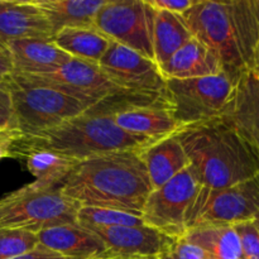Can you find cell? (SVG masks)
<instances>
[{
	"label": "cell",
	"instance_id": "1",
	"mask_svg": "<svg viewBox=\"0 0 259 259\" xmlns=\"http://www.w3.org/2000/svg\"><path fill=\"white\" fill-rule=\"evenodd\" d=\"M182 17L192 37L217 55L233 82L245 71L258 70L259 0H196Z\"/></svg>",
	"mask_w": 259,
	"mask_h": 259
},
{
	"label": "cell",
	"instance_id": "2",
	"mask_svg": "<svg viewBox=\"0 0 259 259\" xmlns=\"http://www.w3.org/2000/svg\"><path fill=\"white\" fill-rule=\"evenodd\" d=\"M60 190L80 206L142 215L153 187L138 149L111 152L80 161L63 180Z\"/></svg>",
	"mask_w": 259,
	"mask_h": 259
},
{
	"label": "cell",
	"instance_id": "3",
	"mask_svg": "<svg viewBox=\"0 0 259 259\" xmlns=\"http://www.w3.org/2000/svg\"><path fill=\"white\" fill-rule=\"evenodd\" d=\"M201 187L225 189L259 175V159L222 118L184 126L175 134Z\"/></svg>",
	"mask_w": 259,
	"mask_h": 259
},
{
	"label": "cell",
	"instance_id": "4",
	"mask_svg": "<svg viewBox=\"0 0 259 259\" xmlns=\"http://www.w3.org/2000/svg\"><path fill=\"white\" fill-rule=\"evenodd\" d=\"M152 141L132 136L119 128L111 114L89 109L42 133L13 137L12 157L32 151H50L80 162L100 154L143 149Z\"/></svg>",
	"mask_w": 259,
	"mask_h": 259
},
{
	"label": "cell",
	"instance_id": "5",
	"mask_svg": "<svg viewBox=\"0 0 259 259\" xmlns=\"http://www.w3.org/2000/svg\"><path fill=\"white\" fill-rule=\"evenodd\" d=\"M3 85L10 95L18 136L42 133L90 109L89 105L61 91L32 85L13 73Z\"/></svg>",
	"mask_w": 259,
	"mask_h": 259
},
{
	"label": "cell",
	"instance_id": "6",
	"mask_svg": "<svg viewBox=\"0 0 259 259\" xmlns=\"http://www.w3.org/2000/svg\"><path fill=\"white\" fill-rule=\"evenodd\" d=\"M80 207L60 189L25 185L0 199V229H25L38 234L47 228L77 223Z\"/></svg>",
	"mask_w": 259,
	"mask_h": 259
},
{
	"label": "cell",
	"instance_id": "7",
	"mask_svg": "<svg viewBox=\"0 0 259 259\" xmlns=\"http://www.w3.org/2000/svg\"><path fill=\"white\" fill-rule=\"evenodd\" d=\"M224 72L187 80H166L164 96L177 123L184 126L220 118L234 91Z\"/></svg>",
	"mask_w": 259,
	"mask_h": 259
},
{
	"label": "cell",
	"instance_id": "8",
	"mask_svg": "<svg viewBox=\"0 0 259 259\" xmlns=\"http://www.w3.org/2000/svg\"><path fill=\"white\" fill-rule=\"evenodd\" d=\"M259 214V179L211 190L201 187L186 215V232L205 224H230L253 220Z\"/></svg>",
	"mask_w": 259,
	"mask_h": 259
},
{
	"label": "cell",
	"instance_id": "9",
	"mask_svg": "<svg viewBox=\"0 0 259 259\" xmlns=\"http://www.w3.org/2000/svg\"><path fill=\"white\" fill-rule=\"evenodd\" d=\"M201 189L191 166L149 194L142 219L144 225L161 234L177 239L186 234V215Z\"/></svg>",
	"mask_w": 259,
	"mask_h": 259
},
{
	"label": "cell",
	"instance_id": "10",
	"mask_svg": "<svg viewBox=\"0 0 259 259\" xmlns=\"http://www.w3.org/2000/svg\"><path fill=\"white\" fill-rule=\"evenodd\" d=\"M154 15L156 10L146 0H106L96 14L94 27L113 42L154 61Z\"/></svg>",
	"mask_w": 259,
	"mask_h": 259
},
{
	"label": "cell",
	"instance_id": "11",
	"mask_svg": "<svg viewBox=\"0 0 259 259\" xmlns=\"http://www.w3.org/2000/svg\"><path fill=\"white\" fill-rule=\"evenodd\" d=\"M15 75V73H13ZM20 80L38 86H46L61 91L90 108L113 96L126 93L111 83L98 65L71 58L55 72L38 76L15 75Z\"/></svg>",
	"mask_w": 259,
	"mask_h": 259
},
{
	"label": "cell",
	"instance_id": "12",
	"mask_svg": "<svg viewBox=\"0 0 259 259\" xmlns=\"http://www.w3.org/2000/svg\"><path fill=\"white\" fill-rule=\"evenodd\" d=\"M98 66L111 83L126 93L164 95L166 78L159 66L125 46L111 42Z\"/></svg>",
	"mask_w": 259,
	"mask_h": 259
},
{
	"label": "cell",
	"instance_id": "13",
	"mask_svg": "<svg viewBox=\"0 0 259 259\" xmlns=\"http://www.w3.org/2000/svg\"><path fill=\"white\" fill-rule=\"evenodd\" d=\"M220 118L229 124L259 159V73L248 70L235 82Z\"/></svg>",
	"mask_w": 259,
	"mask_h": 259
},
{
	"label": "cell",
	"instance_id": "14",
	"mask_svg": "<svg viewBox=\"0 0 259 259\" xmlns=\"http://www.w3.org/2000/svg\"><path fill=\"white\" fill-rule=\"evenodd\" d=\"M89 230L103 240L106 253L115 259L157 257L166 250L172 240L147 225L91 228Z\"/></svg>",
	"mask_w": 259,
	"mask_h": 259
},
{
	"label": "cell",
	"instance_id": "15",
	"mask_svg": "<svg viewBox=\"0 0 259 259\" xmlns=\"http://www.w3.org/2000/svg\"><path fill=\"white\" fill-rule=\"evenodd\" d=\"M25 38L52 39V29L35 2L0 0V43Z\"/></svg>",
	"mask_w": 259,
	"mask_h": 259
},
{
	"label": "cell",
	"instance_id": "16",
	"mask_svg": "<svg viewBox=\"0 0 259 259\" xmlns=\"http://www.w3.org/2000/svg\"><path fill=\"white\" fill-rule=\"evenodd\" d=\"M12 56L13 73L23 76L47 75L55 72L71 60L52 39L25 38L8 43Z\"/></svg>",
	"mask_w": 259,
	"mask_h": 259
},
{
	"label": "cell",
	"instance_id": "17",
	"mask_svg": "<svg viewBox=\"0 0 259 259\" xmlns=\"http://www.w3.org/2000/svg\"><path fill=\"white\" fill-rule=\"evenodd\" d=\"M40 245L68 259H95L106 254L103 240L80 224H63L38 233Z\"/></svg>",
	"mask_w": 259,
	"mask_h": 259
},
{
	"label": "cell",
	"instance_id": "18",
	"mask_svg": "<svg viewBox=\"0 0 259 259\" xmlns=\"http://www.w3.org/2000/svg\"><path fill=\"white\" fill-rule=\"evenodd\" d=\"M159 70L166 80H187L223 72L222 63L217 55L194 37L166 62L159 65Z\"/></svg>",
	"mask_w": 259,
	"mask_h": 259
},
{
	"label": "cell",
	"instance_id": "19",
	"mask_svg": "<svg viewBox=\"0 0 259 259\" xmlns=\"http://www.w3.org/2000/svg\"><path fill=\"white\" fill-rule=\"evenodd\" d=\"M141 156L153 190L161 187L190 166L184 147L176 136L148 144L141 149Z\"/></svg>",
	"mask_w": 259,
	"mask_h": 259
},
{
	"label": "cell",
	"instance_id": "20",
	"mask_svg": "<svg viewBox=\"0 0 259 259\" xmlns=\"http://www.w3.org/2000/svg\"><path fill=\"white\" fill-rule=\"evenodd\" d=\"M52 29V37L65 28L93 27L106 0H35Z\"/></svg>",
	"mask_w": 259,
	"mask_h": 259
},
{
	"label": "cell",
	"instance_id": "21",
	"mask_svg": "<svg viewBox=\"0 0 259 259\" xmlns=\"http://www.w3.org/2000/svg\"><path fill=\"white\" fill-rule=\"evenodd\" d=\"M52 42L72 58L98 65L113 40L98 28H65L53 34Z\"/></svg>",
	"mask_w": 259,
	"mask_h": 259
},
{
	"label": "cell",
	"instance_id": "22",
	"mask_svg": "<svg viewBox=\"0 0 259 259\" xmlns=\"http://www.w3.org/2000/svg\"><path fill=\"white\" fill-rule=\"evenodd\" d=\"M184 238L204 249L212 259H244L234 225H200L187 230Z\"/></svg>",
	"mask_w": 259,
	"mask_h": 259
},
{
	"label": "cell",
	"instance_id": "23",
	"mask_svg": "<svg viewBox=\"0 0 259 259\" xmlns=\"http://www.w3.org/2000/svg\"><path fill=\"white\" fill-rule=\"evenodd\" d=\"M191 38L192 33L182 15L156 10L153 23V53L157 65L166 62Z\"/></svg>",
	"mask_w": 259,
	"mask_h": 259
},
{
	"label": "cell",
	"instance_id": "24",
	"mask_svg": "<svg viewBox=\"0 0 259 259\" xmlns=\"http://www.w3.org/2000/svg\"><path fill=\"white\" fill-rule=\"evenodd\" d=\"M25 166L34 177L32 182L42 190L60 189V185L68 176L77 161L50 151H32L23 156Z\"/></svg>",
	"mask_w": 259,
	"mask_h": 259
},
{
	"label": "cell",
	"instance_id": "25",
	"mask_svg": "<svg viewBox=\"0 0 259 259\" xmlns=\"http://www.w3.org/2000/svg\"><path fill=\"white\" fill-rule=\"evenodd\" d=\"M77 224L88 228L139 227L144 225L142 215L106 207L81 206L77 212Z\"/></svg>",
	"mask_w": 259,
	"mask_h": 259
},
{
	"label": "cell",
	"instance_id": "26",
	"mask_svg": "<svg viewBox=\"0 0 259 259\" xmlns=\"http://www.w3.org/2000/svg\"><path fill=\"white\" fill-rule=\"evenodd\" d=\"M39 244L37 233L25 229H0V259H13Z\"/></svg>",
	"mask_w": 259,
	"mask_h": 259
},
{
	"label": "cell",
	"instance_id": "27",
	"mask_svg": "<svg viewBox=\"0 0 259 259\" xmlns=\"http://www.w3.org/2000/svg\"><path fill=\"white\" fill-rule=\"evenodd\" d=\"M234 229L239 238L244 259H259V229L254 219L238 223Z\"/></svg>",
	"mask_w": 259,
	"mask_h": 259
},
{
	"label": "cell",
	"instance_id": "28",
	"mask_svg": "<svg viewBox=\"0 0 259 259\" xmlns=\"http://www.w3.org/2000/svg\"><path fill=\"white\" fill-rule=\"evenodd\" d=\"M166 252L171 259H212L204 249L190 243L184 237L172 239Z\"/></svg>",
	"mask_w": 259,
	"mask_h": 259
},
{
	"label": "cell",
	"instance_id": "29",
	"mask_svg": "<svg viewBox=\"0 0 259 259\" xmlns=\"http://www.w3.org/2000/svg\"><path fill=\"white\" fill-rule=\"evenodd\" d=\"M0 128L15 131L14 115H13L12 100L5 86L0 85Z\"/></svg>",
	"mask_w": 259,
	"mask_h": 259
},
{
	"label": "cell",
	"instance_id": "30",
	"mask_svg": "<svg viewBox=\"0 0 259 259\" xmlns=\"http://www.w3.org/2000/svg\"><path fill=\"white\" fill-rule=\"evenodd\" d=\"M146 2L154 10H163V12L182 15L195 4L196 0H146Z\"/></svg>",
	"mask_w": 259,
	"mask_h": 259
},
{
	"label": "cell",
	"instance_id": "31",
	"mask_svg": "<svg viewBox=\"0 0 259 259\" xmlns=\"http://www.w3.org/2000/svg\"><path fill=\"white\" fill-rule=\"evenodd\" d=\"M13 259H68L63 255H61L60 253H56L53 250L48 249V248L43 247V245L38 244L34 249L29 250V252L24 253V254L19 255V257H15Z\"/></svg>",
	"mask_w": 259,
	"mask_h": 259
},
{
	"label": "cell",
	"instance_id": "32",
	"mask_svg": "<svg viewBox=\"0 0 259 259\" xmlns=\"http://www.w3.org/2000/svg\"><path fill=\"white\" fill-rule=\"evenodd\" d=\"M13 73V62L9 50L0 43V85Z\"/></svg>",
	"mask_w": 259,
	"mask_h": 259
},
{
	"label": "cell",
	"instance_id": "33",
	"mask_svg": "<svg viewBox=\"0 0 259 259\" xmlns=\"http://www.w3.org/2000/svg\"><path fill=\"white\" fill-rule=\"evenodd\" d=\"M158 257H159V259H171V257H169L168 253H167L166 250H163V252H162Z\"/></svg>",
	"mask_w": 259,
	"mask_h": 259
},
{
	"label": "cell",
	"instance_id": "34",
	"mask_svg": "<svg viewBox=\"0 0 259 259\" xmlns=\"http://www.w3.org/2000/svg\"><path fill=\"white\" fill-rule=\"evenodd\" d=\"M95 259H115V258H113V257H110V255L108 254V253H106L105 255H101V257H99V258H95Z\"/></svg>",
	"mask_w": 259,
	"mask_h": 259
},
{
	"label": "cell",
	"instance_id": "35",
	"mask_svg": "<svg viewBox=\"0 0 259 259\" xmlns=\"http://www.w3.org/2000/svg\"><path fill=\"white\" fill-rule=\"evenodd\" d=\"M254 222H255V224H257V227H258V229H259V214L254 218Z\"/></svg>",
	"mask_w": 259,
	"mask_h": 259
},
{
	"label": "cell",
	"instance_id": "36",
	"mask_svg": "<svg viewBox=\"0 0 259 259\" xmlns=\"http://www.w3.org/2000/svg\"><path fill=\"white\" fill-rule=\"evenodd\" d=\"M138 259H159V257L157 255V257H146V258H138Z\"/></svg>",
	"mask_w": 259,
	"mask_h": 259
},
{
	"label": "cell",
	"instance_id": "37",
	"mask_svg": "<svg viewBox=\"0 0 259 259\" xmlns=\"http://www.w3.org/2000/svg\"><path fill=\"white\" fill-rule=\"evenodd\" d=\"M4 132H7V129H2V128H0V134H3V133H4Z\"/></svg>",
	"mask_w": 259,
	"mask_h": 259
},
{
	"label": "cell",
	"instance_id": "38",
	"mask_svg": "<svg viewBox=\"0 0 259 259\" xmlns=\"http://www.w3.org/2000/svg\"><path fill=\"white\" fill-rule=\"evenodd\" d=\"M257 72L259 73V62H258V71H257Z\"/></svg>",
	"mask_w": 259,
	"mask_h": 259
}]
</instances>
